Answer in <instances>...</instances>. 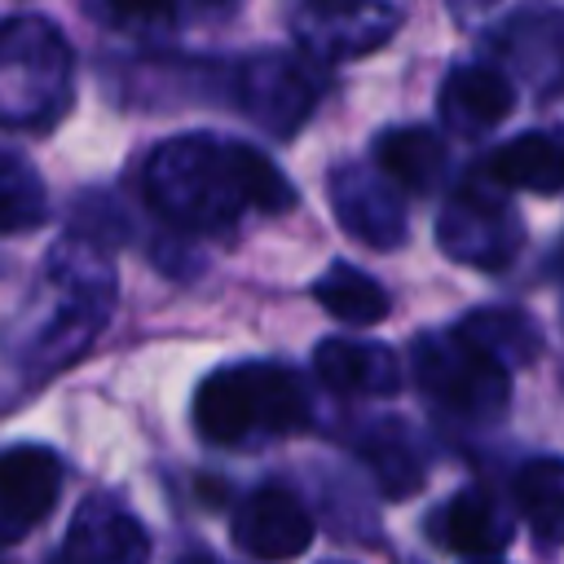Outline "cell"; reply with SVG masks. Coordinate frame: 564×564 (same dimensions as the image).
I'll use <instances>...</instances> for the list:
<instances>
[{
	"mask_svg": "<svg viewBox=\"0 0 564 564\" xmlns=\"http://www.w3.org/2000/svg\"><path fill=\"white\" fill-rule=\"evenodd\" d=\"M145 198L181 229H225L251 207L238 172V141L176 137L159 145L145 163Z\"/></svg>",
	"mask_w": 564,
	"mask_h": 564,
	"instance_id": "6da1fadb",
	"label": "cell"
},
{
	"mask_svg": "<svg viewBox=\"0 0 564 564\" xmlns=\"http://www.w3.org/2000/svg\"><path fill=\"white\" fill-rule=\"evenodd\" d=\"M308 419L304 383L264 361L225 366L203 379L194 397V423L216 445H242L251 436H278L295 432Z\"/></svg>",
	"mask_w": 564,
	"mask_h": 564,
	"instance_id": "7a4b0ae2",
	"label": "cell"
},
{
	"mask_svg": "<svg viewBox=\"0 0 564 564\" xmlns=\"http://www.w3.org/2000/svg\"><path fill=\"white\" fill-rule=\"evenodd\" d=\"M414 383L463 423H494L511 401V370L467 330H427L410 348Z\"/></svg>",
	"mask_w": 564,
	"mask_h": 564,
	"instance_id": "3957f363",
	"label": "cell"
},
{
	"mask_svg": "<svg viewBox=\"0 0 564 564\" xmlns=\"http://www.w3.org/2000/svg\"><path fill=\"white\" fill-rule=\"evenodd\" d=\"M70 93V48L44 18H13L0 26V123L40 128Z\"/></svg>",
	"mask_w": 564,
	"mask_h": 564,
	"instance_id": "277c9868",
	"label": "cell"
},
{
	"mask_svg": "<svg viewBox=\"0 0 564 564\" xmlns=\"http://www.w3.org/2000/svg\"><path fill=\"white\" fill-rule=\"evenodd\" d=\"M441 247L471 269H502L516 260L520 251V220L511 216V207L476 185H463L449 207L441 212L436 225Z\"/></svg>",
	"mask_w": 564,
	"mask_h": 564,
	"instance_id": "5b68a950",
	"label": "cell"
},
{
	"mask_svg": "<svg viewBox=\"0 0 564 564\" xmlns=\"http://www.w3.org/2000/svg\"><path fill=\"white\" fill-rule=\"evenodd\" d=\"M330 207L344 225L348 238L392 251L405 242L410 225H405V203H401V185L375 163H348L330 176Z\"/></svg>",
	"mask_w": 564,
	"mask_h": 564,
	"instance_id": "8992f818",
	"label": "cell"
},
{
	"mask_svg": "<svg viewBox=\"0 0 564 564\" xmlns=\"http://www.w3.org/2000/svg\"><path fill=\"white\" fill-rule=\"evenodd\" d=\"M238 106L273 137H291L313 110V79L291 53L264 48L238 66Z\"/></svg>",
	"mask_w": 564,
	"mask_h": 564,
	"instance_id": "52a82bcc",
	"label": "cell"
},
{
	"mask_svg": "<svg viewBox=\"0 0 564 564\" xmlns=\"http://www.w3.org/2000/svg\"><path fill=\"white\" fill-rule=\"evenodd\" d=\"M401 13L383 0H304L295 35L317 57H361L397 31Z\"/></svg>",
	"mask_w": 564,
	"mask_h": 564,
	"instance_id": "ba28073f",
	"label": "cell"
},
{
	"mask_svg": "<svg viewBox=\"0 0 564 564\" xmlns=\"http://www.w3.org/2000/svg\"><path fill=\"white\" fill-rule=\"evenodd\" d=\"M234 542L256 560H295L313 542V520L295 494H286L282 485H264L242 498L234 516Z\"/></svg>",
	"mask_w": 564,
	"mask_h": 564,
	"instance_id": "9c48e42d",
	"label": "cell"
},
{
	"mask_svg": "<svg viewBox=\"0 0 564 564\" xmlns=\"http://www.w3.org/2000/svg\"><path fill=\"white\" fill-rule=\"evenodd\" d=\"M62 494V458L44 445H18L0 454V538H18L40 524Z\"/></svg>",
	"mask_w": 564,
	"mask_h": 564,
	"instance_id": "30bf717a",
	"label": "cell"
},
{
	"mask_svg": "<svg viewBox=\"0 0 564 564\" xmlns=\"http://www.w3.org/2000/svg\"><path fill=\"white\" fill-rule=\"evenodd\" d=\"M145 551H150L145 529L115 498L84 502L79 516L66 529V542H62V555L66 560H84V564H132Z\"/></svg>",
	"mask_w": 564,
	"mask_h": 564,
	"instance_id": "8fae6325",
	"label": "cell"
},
{
	"mask_svg": "<svg viewBox=\"0 0 564 564\" xmlns=\"http://www.w3.org/2000/svg\"><path fill=\"white\" fill-rule=\"evenodd\" d=\"M313 370L339 397H392L401 388V361L370 339H322Z\"/></svg>",
	"mask_w": 564,
	"mask_h": 564,
	"instance_id": "7c38bea8",
	"label": "cell"
},
{
	"mask_svg": "<svg viewBox=\"0 0 564 564\" xmlns=\"http://www.w3.org/2000/svg\"><path fill=\"white\" fill-rule=\"evenodd\" d=\"M516 110V88L494 66H458L441 88V115L449 132L480 137Z\"/></svg>",
	"mask_w": 564,
	"mask_h": 564,
	"instance_id": "4fadbf2b",
	"label": "cell"
},
{
	"mask_svg": "<svg viewBox=\"0 0 564 564\" xmlns=\"http://www.w3.org/2000/svg\"><path fill=\"white\" fill-rule=\"evenodd\" d=\"M489 181L524 194L564 189V141L555 132H520L489 154Z\"/></svg>",
	"mask_w": 564,
	"mask_h": 564,
	"instance_id": "5bb4252c",
	"label": "cell"
},
{
	"mask_svg": "<svg viewBox=\"0 0 564 564\" xmlns=\"http://www.w3.org/2000/svg\"><path fill=\"white\" fill-rule=\"evenodd\" d=\"M441 538L458 555H502L511 546V516L480 489H463L441 511Z\"/></svg>",
	"mask_w": 564,
	"mask_h": 564,
	"instance_id": "9a60e30c",
	"label": "cell"
},
{
	"mask_svg": "<svg viewBox=\"0 0 564 564\" xmlns=\"http://www.w3.org/2000/svg\"><path fill=\"white\" fill-rule=\"evenodd\" d=\"M375 163L405 189V194H432L445 172V141L432 128H388L375 145Z\"/></svg>",
	"mask_w": 564,
	"mask_h": 564,
	"instance_id": "2e32d148",
	"label": "cell"
},
{
	"mask_svg": "<svg viewBox=\"0 0 564 564\" xmlns=\"http://www.w3.org/2000/svg\"><path fill=\"white\" fill-rule=\"evenodd\" d=\"M511 502L533 533L564 542V458H533L516 471Z\"/></svg>",
	"mask_w": 564,
	"mask_h": 564,
	"instance_id": "e0dca14e",
	"label": "cell"
},
{
	"mask_svg": "<svg viewBox=\"0 0 564 564\" xmlns=\"http://www.w3.org/2000/svg\"><path fill=\"white\" fill-rule=\"evenodd\" d=\"M313 300H317L330 317H339V322H348V326H375V322L388 317V291H383L370 273H361L357 264H344V260H335V264L313 282Z\"/></svg>",
	"mask_w": 564,
	"mask_h": 564,
	"instance_id": "ac0fdd59",
	"label": "cell"
},
{
	"mask_svg": "<svg viewBox=\"0 0 564 564\" xmlns=\"http://www.w3.org/2000/svg\"><path fill=\"white\" fill-rule=\"evenodd\" d=\"M48 220V194L35 167L0 150V234H26Z\"/></svg>",
	"mask_w": 564,
	"mask_h": 564,
	"instance_id": "d6986e66",
	"label": "cell"
},
{
	"mask_svg": "<svg viewBox=\"0 0 564 564\" xmlns=\"http://www.w3.org/2000/svg\"><path fill=\"white\" fill-rule=\"evenodd\" d=\"M458 330H467L480 348H489L507 370L529 366L538 357V330L529 326L524 313H507V308H476L458 322Z\"/></svg>",
	"mask_w": 564,
	"mask_h": 564,
	"instance_id": "ffe728a7",
	"label": "cell"
},
{
	"mask_svg": "<svg viewBox=\"0 0 564 564\" xmlns=\"http://www.w3.org/2000/svg\"><path fill=\"white\" fill-rule=\"evenodd\" d=\"M238 172H242L247 203H251L256 212L278 216V212H286V207H295V189H291V181L282 176V167H278L264 150L238 141Z\"/></svg>",
	"mask_w": 564,
	"mask_h": 564,
	"instance_id": "44dd1931",
	"label": "cell"
},
{
	"mask_svg": "<svg viewBox=\"0 0 564 564\" xmlns=\"http://www.w3.org/2000/svg\"><path fill=\"white\" fill-rule=\"evenodd\" d=\"M366 467L375 471V480L383 485L388 498L414 494V489L423 485V463H419V454H414L401 436H392V432L366 441Z\"/></svg>",
	"mask_w": 564,
	"mask_h": 564,
	"instance_id": "7402d4cb",
	"label": "cell"
},
{
	"mask_svg": "<svg viewBox=\"0 0 564 564\" xmlns=\"http://www.w3.org/2000/svg\"><path fill=\"white\" fill-rule=\"evenodd\" d=\"M106 13L115 22H132V26H154L167 22L176 13V0H106Z\"/></svg>",
	"mask_w": 564,
	"mask_h": 564,
	"instance_id": "603a6c76",
	"label": "cell"
}]
</instances>
